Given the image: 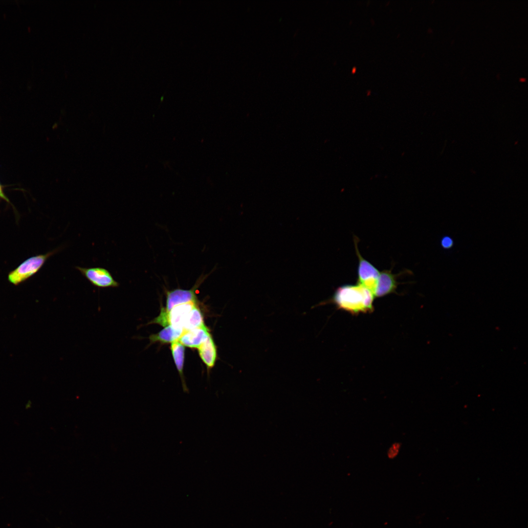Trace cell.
Masks as SVG:
<instances>
[{
    "instance_id": "obj_1",
    "label": "cell",
    "mask_w": 528,
    "mask_h": 528,
    "mask_svg": "<svg viewBox=\"0 0 528 528\" xmlns=\"http://www.w3.org/2000/svg\"><path fill=\"white\" fill-rule=\"evenodd\" d=\"M374 298L369 290L358 283L346 285L338 287L330 299L320 303L318 306L331 303L338 308L352 314L367 313L373 309Z\"/></svg>"
},
{
    "instance_id": "obj_2",
    "label": "cell",
    "mask_w": 528,
    "mask_h": 528,
    "mask_svg": "<svg viewBox=\"0 0 528 528\" xmlns=\"http://www.w3.org/2000/svg\"><path fill=\"white\" fill-rule=\"evenodd\" d=\"M57 251L58 249L45 254L29 258L9 274L8 280L15 285L25 280L36 273L43 265L46 260Z\"/></svg>"
},
{
    "instance_id": "obj_3",
    "label": "cell",
    "mask_w": 528,
    "mask_h": 528,
    "mask_svg": "<svg viewBox=\"0 0 528 528\" xmlns=\"http://www.w3.org/2000/svg\"><path fill=\"white\" fill-rule=\"evenodd\" d=\"M357 238L354 239L355 251L358 259L357 283L369 290L374 296L380 272L361 255L357 247Z\"/></svg>"
},
{
    "instance_id": "obj_4",
    "label": "cell",
    "mask_w": 528,
    "mask_h": 528,
    "mask_svg": "<svg viewBox=\"0 0 528 528\" xmlns=\"http://www.w3.org/2000/svg\"><path fill=\"white\" fill-rule=\"evenodd\" d=\"M79 272L94 286L99 288L117 287L118 282L114 280L111 274L103 267H82L76 266Z\"/></svg>"
},
{
    "instance_id": "obj_5",
    "label": "cell",
    "mask_w": 528,
    "mask_h": 528,
    "mask_svg": "<svg viewBox=\"0 0 528 528\" xmlns=\"http://www.w3.org/2000/svg\"><path fill=\"white\" fill-rule=\"evenodd\" d=\"M195 289V288L189 290L176 289L169 291L167 294L166 307L163 309L167 313L176 306L196 302Z\"/></svg>"
},
{
    "instance_id": "obj_6",
    "label": "cell",
    "mask_w": 528,
    "mask_h": 528,
    "mask_svg": "<svg viewBox=\"0 0 528 528\" xmlns=\"http://www.w3.org/2000/svg\"><path fill=\"white\" fill-rule=\"evenodd\" d=\"M210 335L207 328L204 325L185 331L178 341L183 346L198 349Z\"/></svg>"
},
{
    "instance_id": "obj_7",
    "label": "cell",
    "mask_w": 528,
    "mask_h": 528,
    "mask_svg": "<svg viewBox=\"0 0 528 528\" xmlns=\"http://www.w3.org/2000/svg\"><path fill=\"white\" fill-rule=\"evenodd\" d=\"M398 276L393 274L390 270L380 272L374 296L381 297L395 292L398 285L396 280Z\"/></svg>"
},
{
    "instance_id": "obj_8",
    "label": "cell",
    "mask_w": 528,
    "mask_h": 528,
    "mask_svg": "<svg viewBox=\"0 0 528 528\" xmlns=\"http://www.w3.org/2000/svg\"><path fill=\"white\" fill-rule=\"evenodd\" d=\"M198 350L199 356L204 364L208 368L213 367L217 357V351L211 335L199 346Z\"/></svg>"
},
{
    "instance_id": "obj_9",
    "label": "cell",
    "mask_w": 528,
    "mask_h": 528,
    "mask_svg": "<svg viewBox=\"0 0 528 528\" xmlns=\"http://www.w3.org/2000/svg\"><path fill=\"white\" fill-rule=\"evenodd\" d=\"M184 331L183 329L168 325L158 333L151 335L149 339L151 342L159 341L163 343H172L178 340Z\"/></svg>"
},
{
    "instance_id": "obj_10",
    "label": "cell",
    "mask_w": 528,
    "mask_h": 528,
    "mask_svg": "<svg viewBox=\"0 0 528 528\" xmlns=\"http://www.w3.org/2000/svg\"><path fill=\"white\" fill-rule=\"evenodd\" d=\"M202 313L197 304L192 308L184 324L183 329L185 331L200 327L204 326Z\"/></svg>"
},
{
    "instance_id": "obj_11",
    "label": "cell",
    "mask_w": 528,
    "mask_h": 528,
    "mask_svg": "<svg viewBox=\"0 0 528 528\" xmlns=\"http://www.w3.org/2000/svg\"><path fill=\"white\" fill-rule=\"evenodd\" d=\"M171 351L176 368L179 373L182 374L184 361V347L177 340L172 343Z\"/></svg>"
},
{
    "instance_id": "obj_12",
    "label": "cell",
    "mask_w": 528,
    "mask_h": 528,
    "mask_svg": "<svg viewBox=\"0 0 528 528\" xmlns=\"http://www.w3.org/2000/svg\"><path fill=\"white\" fill-rule=\"evenodd\" d=\"M401 443L400 442H395L393 443L387 450V457L389 459L396 458L399 453Z\"/></svg>"
},
{
    "instance_id": "obj_13",
    "label": "cell",
    "mask_w": 528,
    "mask_h": 528,
    "mask_svg": "<svg viewBox=\"0 0 528 528\" xmlns=\"http://www.w3.org/2000/svg\"><path fill=\"white\" fill-rule=\"evenodd\" d=\"M452 244V242L451 240L449 238H445L443 239L442 241V245L445 248H448L450 247Z\"/></svg>"
},
{
    "instance_id": "obj_14",
    "label": "cell",
    "mask_w": 528,
    "mask_h": 528,
    "mask_svg": "<svg viewBox=\"0 0 528 528\" xmlns=\"http://www.w3.org/2000/svg\"><path fill=\"white\" fill-rule=\"evenodd\" d=\"M0 196L7 200V198L3 195L0 187Z\"/></svg>"
}]
</instances>
